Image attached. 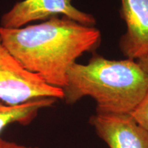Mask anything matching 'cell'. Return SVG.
<instances>
[{"mask_svg":"<svg viewBox=\"0 0 148 148\" xmlns=\"http://www.w3.org/2000/svg\"><path fill=\"white\" fill-rule=\"evenodd\" d=\"M0 38L24 69L63 88L71 66L83 53L98 47L101 33L62 16L20 28L0 27Z\"/></svg>","mask_w":148,"mask_h":148,"instance_id":"6da1fadb","label":"cell"},{"mask_svg":"<svg viewBox=\"0 0 148 148\" xmlns=\"http://www.w3.org/2000/svg\"><path fill=\"white\" fill-rule=\"evenodd\" d=\"M62 90L67 103L88 96L97 103V112L131 114L148 91V75L134 60L95 55L88 63L71 66Z\"/></svg>","mask_w":148,"mask_h":148,"instance_id":"7a4b0ae2","label":"cell"},{"mask_svg":"<svg viewBox=\"0 0 148 148\" xmlns=\"http://www.w3.org/2000/svg\"><path fill=\"white\" fill-rule=\"evenodd\" d=\"M49 97L63 99V90L47 84L24 69L0 38V100L8 105H18Z\"/></svg>","mask_w":148,"mask_h":148,"instance_id":"3957f363","label":"cell"},{"mask_svg":"<svg viewBox=\"0 0 148 148\" xmlns=\"http://www.w3.org/2000/svg\"><path fill=\"white\" fill-rule=\"evenodd\" d=\"M58 15L89 26H93L95 23L93 16L75 8L71 0H23L16 2L8 12L3 14L0 27L20 28L32 21Z\"/></svg>","mask_w":148,"mask_h":148,"instance_id":"277c9868","label":"cell"},{"mask_svg":"<svg viewBox=\"0 0 148 148\" xmlns=\"http://www.w3.org/2000/svg\"><path fill=\"white\" fill-rule=\"evenodd\" d=\"M90 122L110 148H148V130L130 114L97 112Z\"/></svg>","mask_w":148,"mask_h":148,"instance_id":"5b68a950","label":"cell"},{"mask_svg":"<svg viewBox=\"0 0 148 148\" xmlns=\"http://www.w3.org/2000/svg\"><path fill=\"white\" fill-rule=\"evenodd\" d=\"M126 31L119 42L127 58L138 60L148 54V0H120Z\"/></svg>","mask_w":148,"mask_h":148,"instance_id":"8992f818","label":"cell"},{"mask_svg":"<svg viewBox=\"0 0 148 148\" xmlns=\"http://www.w3.org/2000/svg\"><path fill=\"white\" fill-rule=\"evenodd\" d=\"M55 98H42L18 105H8L0 100V134L13 123L27 125L34 120L40 109L52 106Z\"/></svg>","mask_w":148,"mask_h":148,"instance_id":"52a82bcc","label":"cell"},{"mask_svg":"<svg viewBox=\"0 0 148 148\" xmlns=\"http://www.w3.org/2000/svg\"><path fill=\"white\" fill-rule=\"evenodd\" d=\"M130 114L138 124L148 130V91L138 106Z\"/></svg>","mask_w":148,"mask_h":148,"instance_id":"ba28073f","label":"cell"},{"mask_svg":"<svg viewBox=\"0 0 148 148\" xmlns=\"http://www.w3.org/2000/svg\"><path fill=\"white\" fill-rule=\"evenodd\" d=\"M0 148H38V147H32L18 144L15 142L10 141L3 139L0 136Z\"/></svg>","mask_w":148,"mask_h":148,"instance_id":"9c48e42d","label":"cell"},{"mask_svg":"<svg viewBox=\"0 0 148 148\" xmlns=\"http://www.w3.org/2000/svg\"><path fill=\"white\" fill-rule=\"evenodd\" d=\"M136 62H138V64L142 68V69L148 75V54L142 57V58L138 59Z\"/></svg>","mask_w":148,"mask_h":148,"instance_id":"30bf717a","label":"cell"}]
</instances>
